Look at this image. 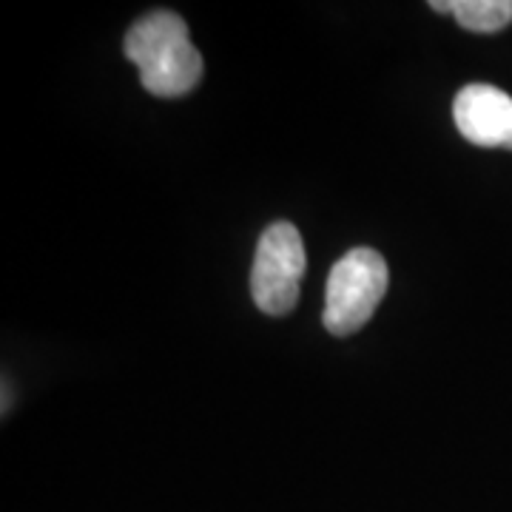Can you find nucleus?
<instances>
[{
  "label": "nucleus",
  "instance_id": "obj_4",
  "mask_svg": "<svg viewBox=\"0 0 512 512\" xmlns=\"http://www.w3.org/2000/svg\"><path fill=\"white\" fill-rule=\"evenodd\" d=\"M453 120L473 146L512 148V97L490 83L464 86L453 100Z\"/></svg>",
  "mask_w": 512,
  "mask_h": 512
},
{
  "label": "nucleus",
  "instance_id": "obj_2",
  "mask_svg": "<svg viewBox=\"0 0 512 512\" xmlns=\"http://www.w3.org/2000/svg\"><path fill=\"white\" fill-rule=\"evenodd\" d=\"M387 262L373 248H353L328 276L322 322L333 336H350L370 322L387 291Z\"/></svg>",
  "mask_w": 512,
  "mask_h": 512
},
{
  "label": "nucleus",
  "instance_id": "obj_3",
  "mask_svg": "<svg viewBox=\"0 0 512 512\" xmlns=\"http://www.w3.org/2000/svg\"><path fill=\"white\" fill-rule=\"evenodd\" d=\"M308 268L305 245L291 222H274L256 245L251 293L256 308L268 316H285L299 302L302 276Z\"/></svg>",
  "mask_w": 512,
  "mask_h": 512
},
{
  "label": "nucleus",
  "instance_id": "obj_1",
  "mask_svg": "<svg viewBox=\"0 0 512 512\" xmlns=\"http://www.w3.org/2000/svg\"><path fill=\"white\" fill-rule=\"evenodd\" d=\"M123 49L154 97H183L200 86L202 57L177 12H148L128 29Z\"/></svg>",
  "mask_w": 512,
  "mask_h": 512
},
{
  "label": "nucleus",
  "instance_id": "obj_5",
  "mask_svg": "<svg viewBox=\"0 0 512 512\" xmlns=\"http://www.w3.org/2000/svg\"><path fill=\"white\" fill-rule=\"evenodd\" d=\"M430 9L453 18L478 35H495L512 23V0H433Z\"/></svg>",
  "mask_w": 512,
  "mask_h": 512
}]
</instances>
